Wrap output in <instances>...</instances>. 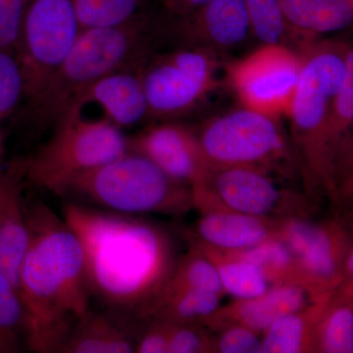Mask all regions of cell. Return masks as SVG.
<instances>
[{
  "mask_svg": "<svg viewBox=\"0 0 353 353\" xmlns=\"http://www.w3.org/2000/svg\"><path fill=\"white\" fill-rule=\"evenodd\" d=\"M62 212L82 245L90 301L120 320L152 318L178 262L170 236L136 215L75 202Z\"/></svg>",
  "mask_w": 353,
  "mask_h": 353,
  "instance_id": "1",
  "label": "cell"
},
{
  "mask_svg": "<svg viewBox=\"0 0 353 353\" xmlns=\"http://www.w3.org/2000/svg\"><path fill=\"white\" fill-rule=\"evenodd\" d=\"M26 216L29 243L18 282L26 345L34 352H60L90 310L82 245L48 206L37 204Z\"/></svg>",
  "mask_w": 353,
  "mask_h": 353,
  "instance_id": "2",
  "label": "cell"
},
{
  "mask_svg": "<svg viewBox=\"0 0 353 353\" xmlns=\"http://www.w3.org/2000/svg\"><path fill=\"white\" fill-rule=\"evenodd\" d=\"M148 43V24L141 15L117 27L82 30L38 94L30 99L32 122L41 128L57 124L79 95L102 77L139 67Z\"/></svg>",
  "mask_w": 353,
  "mask_h": 353,
  "instance_id": "3",
  "label": "cell"
},
{
  "mask_svg": "<svg viewBox=\"0 0 353 353\" xmlns=\"http://www.w3.org/2000/svg\"><path fill=\"white\" fill-rule=\"evenodd\" d=\"M61 196L127 215L183 214L194 203L188 187L132 152L77 176Z\"/></svg>",
  "mask_w": 353,
  "mask_h": 353,
  "instance_id": "4",
  "label": "cell"
},
{
  "mask_svg": "<svg viewBox=\"0 0 353 353\" xmlns=\"http://www.w3.org/2000/svg\"><path fill=\"white\" fill-rule=\"evenodd\" d=\"M347 44L326 41L306 46L289 117L306 170L330 182L338 165L332 145V109L347 65Z\"/></svg>",
  "mask_w": 353,
  "mask_h": 353,
  "instance_id": "5",
  "label": "cell"
},
{
  "mask_svg": "<svg viewBox=\"0 0 353 353\" xmlns=\"http://www.w3.org/2000/svg\"><path fill=\"white\" fill-rule=\"evenodd\" d=\"M73 106L54 125L50 141L25 161V176L37 187L61 196L77 176L129 152V141L110 121L87 119Z\"/></svg>",
  "mask_w": 353,
  "mask_h": 353,
  "instance_id": "6",
  "label": "cell"
},
{
  "mask_svg": "<svg viewBox=\"0 0 353 353\" xmlns=\"http://www.w3.org/2000/svg\"><path fill=\"white\" fill-rule=\"evenodd\" d=\"M197 138L212 168L252 167L263 170L285 152L277 119L245 108L211 121Z\"/></svg>",
  "mask_w": 353,
  "mask_h": 353,
  "instance_id": "7",
  "label": "cell"
},
{
  "mask_svg": "<svg viewBox=\"0 0 353 353\" xmlns=\"http://www.w3.org/2000/svg\"><path fill=\"white\" fill-rule=\"evenodd\" d=\"M81 31L74 0L30 1L17 50L25 99L30 101L38 94Z\"/></svg>",
  "mask_w": 353,
  "mask_h": 353,
  "instance_id": "8",
  "label": "cell"
},
{
  "mask_svg": "<svg viewBox=\"0 0 353 353\" xmlns=\"http://www.w3.org/2000/svg\"><path fill=\"white\" fill-rule=\"evenodd\" d=\"M303 58L282 43L264 44L230 65L228 74L243 108L274 119L289 116Z\"/></svg>",
  "mask_w": 353,
  "mask_h": 353,
  "instance_id": "9",
  "label": "cell"
},
{
  "mask_svg": "<svg viewBox=\"0 0 353 353\" xmlns=\"http://www.w3.org/2000/svg\"><path fill=\"white\" fill-rule=\"evenodd\" d=\"M215 53L190 48L157 58L141 71L148 116L171 118L192 108L214 85Z\"/></svg>",
  "mask_w": 353,
  "mask_h": 353,
  "instance_id": "10",
  "label": "cell"
},
{
  "mask_svg": "<svg viewBox=\"0 0 353 353\" xmlns=\"http://www.w3.org/2000/svg\"><path fill=\"white\" fill-rule=\"evenodd\" d=\"M190 192L194 202L208 199L219 203L218 209L274 220L276 216L299 214L303 201L252 167L213 168L205 182Z\"/></svg>",
  "mask_w": 353,
  "mask_h": 353,
  "instance_id": "11",
  "label": "cell"
},
{
  "mask_svg": "<svg viewBox=\"0 0 353 353\" xmlns=\"http://www.w3.org/2000/svg\"><path fill=\"white\" fill-rule=\"evenodd\" d=\"M279 236L294 253L308 283L334 290L343 282L350 248L340 228L294 216L280 221Z\"/></svg>",
  "mask_w": 353,
  "mask_h": 353,
  "instance_id": "12",
  "label": "cell"
},
{
  "mask_svg": "<svg viewBox=\"0 0 353 353\" xmlns=\"http://www.w3.org/2000/svg\"><path fill=\"white\" fill-rule=\"evenodd\" d=\"M128 141L129 152L152 160L170 178L190 190L205 182L212 171L199 138L183 125L161 123Z\"/></svg>",
  "mask_w": 353,
  "mask_h": 353,
  "instance_id": "13",
  "label": "cell"
},
{
  "mask_svg": "<svg viewBox=\"0 0 353 353\" xmlns=\"http://www.w3.org/2000/svg\"><path fill=\"white\" fill-rule=\"evenodd\" d=\"M332 294L333 290L305 283L273 285L261 296L238 299L206 321L217 326L243 325L262 333L279 318L312 307Z\"/></svg>",
  "mask_w": 353,
  "mask_h": 353,
  "instance_id": "14",
  "label": "cell"
},
{
  "mask_svg": "<svg viewBox=\"0 0 353 353\" xmlns=\"http://www.w3.org/2000/svg\"><path fill=\"white\" fill-rule=\"evenodd\" d=\"M179 19L180 36L190 48L212 52L239 46L252 32L245 0H210Z\"/></svg>",
  "mask_w": 353,
  "mask_h": 353,
  "instance_id": "15",
  "label": "cell"
},
{
  "mask_svg": "<svg viewBox=\"0 0 353 353\" xmlns=\"http://www.w3.org/2000/svg\"><path fill=\"white\" fill-rule=\"evenodd\" d=\"M141 68L121 69L102 77L83 90L71 108L83 109L95 103L103 111L104 118L121 130L138 124L148 116Z\"/></svg>",
  "mask_w": 353,
  "mask_h": 353,
  "instance_id": "16",
  "label": "cell"
},
{
  "mask_svg": "<svg viewBox=\"0 0 353 353\" xmlns=\"http://www.w3.org/2000/svg\"><path fill=\"white\" fill-rule=\"evenodd\" d=\"M25 161L0 175V273L18 292L23 259L29 243L26 208L22 203Z\"/></svg>",
  "mask_w": 353,
  "mask_h": 353,
  "instance_id": "17",
  "label": "cell"
},
{
  "mask_svg": "<svg viewBox=\"0 0 353 353\" xmlns=\"http://www.w3.org/2000/svg\"><path fill=\"white\" fill-rule=\"evenodd\" d=\"M279 225V220L211 209L197 221L196 234L208 248L236 252L277 236Z\"/></svg>",
  "mask_w": 353,
  "mask_h": 353,
  "instance_id": "18",
  "label": "cell"
},
{
  "mask_svg": "<svg viewBox=\"0 0 353 353\" xmlns=\"http://www.w3.org/2000/svg\"><path fill=\"white\" fill-rule=\"evenodd\" d=\"M288 28L303 34L343 31L352 24V0H280Z\"/></svg>",
  "mask_w": 353,
  "mask_h": 353,
  "instance_id": "19",
  "label": "cell"
},
{
  "mask_svg": "<svg viewBox=\"0 0 353 353\" xmlns=\"http://www.w3.org/2000/svg\"><path fill=\"white\" fill-rule=\"evenodd\" d=\"M136 343L110 313L90 310L70 334L62 353H130Z\"/></svg>",
  "mask_w": 353,
  "mask_h": 353,
  "instance_id": "20",
  "label": "cell"
},
{
  "mask_svg": "<svg viewBox=\"0 0 353 353\" xmlns=\"http://www.w3.org/2000/svg\"><path fill=\"white\" fill-rule=\"evenodd\" d=\"M331 296L312 307L279 318L263 332L261 353H297L315 350L316 327Z\"/></svg>",
  "mask_w": 353,
  "mask_h": 353,
  "instance_id": "21",
  "label": "cell"
},
{
  "mask_svg": "<svg viewBox=\"0 0 353 353\" xmlns=\"http://www.w3.org/2000/svg\"><path fill=\"white\" fill-rule=\"evenodd\" d=\"M221 252L256 264L272 285L285 283L310 284L299 268L294 253L279 234L245 250Z\"/></svg>",
  "mask_w": 353,
  "mask_h": 353,
  "instance_id": "22",
  "label": "cell"
},
{
  "mask_svg": "<svg viewBox=\"0 0 353 353\" xmlns=\"http://www.w3.org/2000/svg\"><path fill=\"white\" fill-rule=\"evenodd\" d=\"M204 253L217 267L224 292L236 299H254L272 285L263 270L252 262L230 256L208 246Z\"/></svg>",
  "mask_w": 353,
  "mask_h": 353,
  "instance_id": "23",
  "label": "cell"
},
{
  "mask_svg": "<svg viewBox=\"0 0 353 353\" xmlns=\"http://www.w3.org/2000/svg\"><path fill=\"white\" fill-rule=\"evenodd\" d=\"M332 296L323 311L315 332L316 352H353V309L350 294L341 301L332 303Z\"/></svg>",
  "mask_w": 353,
  "mask_h": 353,
  "instance_id": "24",
  "label": "cell"
},
{
  "mask_svg": "<svg viewBox=\"0 0 353 353\" xmlns=\"http://www.w3.org/2000/svg\"><path fill=\"white\" fill-rule=\"evenodd\" d=\"M219 294L201 290H185L163 297L152 318L171 323H196L208 320L219 310Z\"/></svg>",
  "mask_w": 353,
  "mask_h": 353,
  "instance_id": "25",
  "label": "cell"
},
{
  "mask_svg": "<svg viewBox=\"0 0 353 353\" xmlns=\"http://www.w3.org/2000/svg\"><path fill=\"white\" fill-rule=\"evenodd\" d=\"M190 289L215 292L219 296L225 292L217 267L205 253L199 254V252H192L183 259H178L175 270L159 301L165 296Z\"/></svg>",
  "mask_w": 353,
  "mask_h": 353,
  "instance_id": "26",
  "label": "cell"
},
{
  "mask_svg": "<svg viewBox=\"0 0 353 353\" xmlns=\"http://www.w3.org/2000/svg\"><path fill=\"white\" fill-rule=\"evenodd\" d=\"M81 29L117 27L138 17L141 0H74Z\"/></svg>",
  "mask_w": 353,
  "mask_h": 353,
  "instance_id": "27",
  "label": "cell"
},
{
  "mask_svg": "<svg viewBox=\"0 0 353 353\" xmlns=\"http://www.w3.org/2000/svg\"><path fill=\"white\" fill-rule=\"evenodd\" d=\"M26 345L24 311L15 288L0 273V353L19 352Z\"/></svg>",
  "mask_w": 353,
  "mask_h": 353,
  "instance_id": "28",
  "label": "cell"
},
{
  "mask_svg": "<svg viewBox=\"0 0 353 353\" xmlns=\"http://www.w3.org/2000/svg\"><path fill=\"white\" fill-rule=\"evenodd\" d=\"M252 32L264 44L282 43L289 32L280 0H245Z\"/></svg>",
  "mask_w": 353,
  "mask_h": 353,
  "instance_id": "29",
  "label": "cell"
},
{
  "mask_svg": "<svg viewBox=\"0 0 353 353\" xmlns=\"http://www.w3.org/2000/svg\"><path fill=\"white\" fill-rule=\"evenodd\" d=\"M23 97L24 77L17 51L0 48V122L12 115Z\"/></svg>",
  "mask_w": 353,
  "mask_h": 353,
  "instance_id": "30",
  "label": "cell"
},
{
  "mask_svg": "<svg viewBox=\"0 0 353 353\" xmlns=\"http://www.w3.org/2000/svg\"><path fill=\"white\" fill-rule=\"evenodd\" d=\"M31 0H0V48L17 51Z\"/></svg>",
  "mask_w": 353,
  "mask_h": 353,
  "instance_id": "31",
  "label": "cell"
},
{
  "mask_svg": "<svg viewBox=\"0 0 353 353\" xmlns=\"http://www.w3.org/2000/svg\"><path fill=\"white\" fill-rule=\"evenodd\" d=\"M214 350L204 330L194 323H172L169 338V353H196Z\"/></svg>",
  "mask_w": 353,
  "mask_h": 353,
  "instance_id": "32",
  "label": "cell"
},
{
  "mask_svg": "<svg viewBox=\"0 0 353 353\" xmlns=\"http://www.w3.org/2000/svg\"><path fill=\"white\" fill-rule=\"evenodd\" d=\"M214 341V352L221 353H261V340L257 332L243 325H228Z\"/></svg>",
  "mask_w": 353,
  "mask_h": 353,
  "instance_id": "33",
  "label": "cell"
},
{
  "mask_svg": "<svg viewBox=\"0 0 353 353\" xmlns=\"http://www.w3.org/2000/svg\"><path fill=\"white\" fill-rule=\"evenodd\" d=\"M153 321L150 328L136 343L134 352L139 353H166L169 350V338L172 323L161 319L152 318Z\"/></svg>",
  "mask_w": 353,
  "mask_h": 353,
  "instance_id": "34",
  "label": "cell"
},
{
  "mask_svg": "<svg viewBox=\"0 0 353 353\" xmlns=\"http://www.w3.org/2000/svg\"><path fill=\"white\" fill-rule=\"evenodd\" d=\"M210 0H162L166 10L176 18H183L194 13Z\"/></svg>",
  "mask_w": 353,
  "mask_h": 353,
  "instance_id": "35",
  "label": "cell"
},
{
  "mask_svg": "<svg viewBox=\"0 0 353 353\" xmlns=\"http://www.w3.org/2000/svg\"><path fill=\"white\" fill-rule=\"evenodd\" d=\"M4 157V139L3 132H2L1 122H0V175L2 173V164H3Z\"/></svg>",
  "mask_w": 353,
  "mask_h": 353,
  "instance_id": "36",
  "label": "cell"
}]
</instances>
